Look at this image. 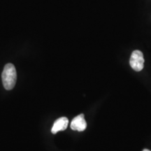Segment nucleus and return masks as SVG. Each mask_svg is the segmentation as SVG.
<instances>
[{"instance_id":"nucleus-2","label":"nucleus","mask_w":151,"mask_h":151,"mask_svg":"<svg viewBox=\"0 0 151 151\" xmlns=\"http://www.w3.org/2000/svg\"><path fill=\"white\" fill-rule=\"evenodd\" d=\"M130 66L136 71H140L144 67V58L142 52L136 50L132 52L129 60Z\"/></svg>"},{"instance_id":"nucleus-4","label":"nucleus","mask_w":151,"mask_h":151,"mask_svg":"<svg viewBox=\"0 0 151 151\" xmlns=\"http://www.w3.org/2000/svg\"><path fill=\"white\" fill-rule=\"evenodd\" d=\"M68 124H69V120L66 117H62V118H58L54 122L51 132L52 134H56L60 131H64L67 128Z\"/></svg>"},{"instance_id":"nucleus-3","label":"nucleus","mask_w":151,"mask_h":151,"mask_svg":"<svg viewBox=\"0 0 151 151\" xmlns=\"http://www.w3.org/2000/svg\"><path fill=\"white\" fill-rule=\"evenodd\" d=\"M87 122L85 120L84 114H80L73 119L71 123V128L73 130L83 132L86 129Z\"/></svg>"},{"instance_id":"nucleus-1","label":"nucleus","mask_w":151,"mask_h":151,"mask_svg":"<svg viewBox=\"0 0 151 151\" xmlns=\"http://www.w3.org/2000/svg\"><path fill=\"white\" fill-rule=\"evenodd\" d=\"M3 86L7 90H11L14 88L16 83L17 73L15 66L9 63L5 65L3 72L1 73Z\"/></svg>"},{"instance_id":"nucleus-5","label":"nucleus","mask_w":151,"mask_h":151,"mask_svg":"<svg viewBox=\"0 0 151 151\" xmlns=\"http://www.w3.org/2000/svg\"><path fill=\"white\" fill-rule=\"evenodd\" d=\"M143 151H150V150H148V149H143Z\"/></svg>"}]
</instances>
